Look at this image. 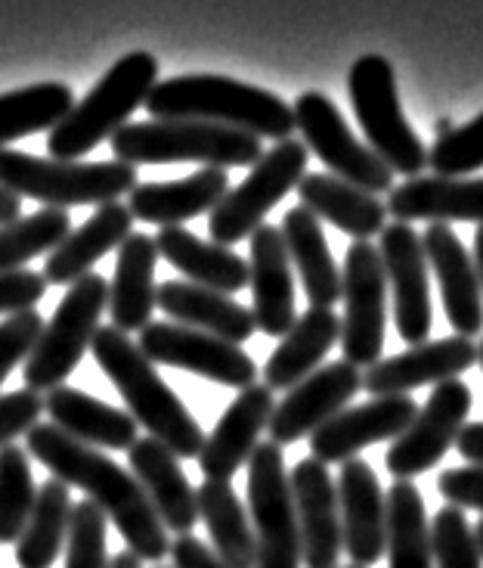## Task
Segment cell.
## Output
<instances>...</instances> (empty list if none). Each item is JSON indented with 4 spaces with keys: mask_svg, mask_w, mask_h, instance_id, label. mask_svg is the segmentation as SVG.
<instances>
[{
    "mask_svg": "<svg viewBox=\"0 0 483 568\" xmlns=\"http://www.w3.org/2000/svg\"><path fill=\"white\" fill-rule=\"evenodd\" d=\"M384 205L403 224H483V178H409L393 186Z\"/></svg>",
    "mask_w": 483,
    "mask_h": 568,
    "instance_id": "obj_25",
    "label": "cell"
},
{
    "mask_svg": "<svg viewBox=\"0 0 483 568\" xmlns=\"http://www.w3.org/2000/svg\"><path fill=\"white\" fill-rule=\"evenodd\" d=\"M41 410H44V398L31 388L0 395V447L10 445L16 435H25L38 423Z\"/></svg>",
    "mask_w": 483,
    "mask_h": 568,
    "instance_id": "obj_45",
    "label": "cell"
},
{
    "mask_svg": "<svg viewBox=\"0 0 483 568\" xmlns=\"http://www.w3.org/2000/svg\"><path fill=\"white\" fill-rule=\"evenodd\" d=\"M136 165L127 162H60L16 150H0V190L19 200L47 202V209L106 205L131 196Z\"/></svg>",
    "mask_w": 483,
    "mask_h": 568,
    "instance_id": "obj_6",
    "label": "cell"
},
{
    "mask_svg": "<svg viewBox=\"0 0 483 568\" xmlns=\"http://www.w3.org/2000/svg\"><path fill=\"white\" fill-rule=\"evenodd\" d=\"M131 473L146 491L158 519L174 535H189L198 523V500L189 478L181 469V460L155 438H136L127 450Z\"/></svg>",
    "mask_w": 483,
    "mask_h": 568,
    "instance_id": "obj_24",
    "label": "cell"
},
{
    "mask_svg": "<svg viewBox=\"0 0 483 568\" xmlns=\"http://www.w3.org/2000/svg\"><path fill=\"white\" fill-rule=\"evenodd\" d=\"M158 258L177 267L189 283L217 292H239L248 286V262L227 246L205 243L183 227H162L155 236Z\"/></svg>",
    "mask_w": 483,
    "mask_h": 568,
    "instance_id": "obj_33",
    "label": "cell"
},
{
    "mask_svg": "<svg viewBox=\"0 0 483 568\" xmlns=\"http://www.w3.org/2000/svg\"><path fill=\"white\" fill-rule=\"evenodd\" d=\"M140 352L150 357V364H167V367L189 369L196 376H205L212 383L229 385V388H248L255 385L257 367L239 345L227 338L202 333L193 326L167 321H152L140 329Z\"/></svg>",
    "mask_w": 483,
    "mask_h": 568,
    "instance_id": "obj_13",
    "label": "cell"
},
{
    "mask_svg": "<svg viewBox=\"0 0 483 568\" xmlns=\"http://www.w3.org/2000/svg\"><path fill=\"white\" fill-rule=\"evenodd\" d=\"M477 364V345L465 336H450L440 342H422L409 352L384 357L362 373V388L372 398L409 395L412 388L431 383L459 379L465 369Z\"/></svg>",
    "mask_w": 483,
    "mask_h": 568,
    "instance_id": "obj_20",
    "label": "cell"
},
{
    "mask_svg": "<svg viewBox=\"0 0 483 568\" xmlns=\"http://www.w3.org/2000/svg\"><path fill=\"white\" fill-rule=\"evenodd\" d=\"M115 274L109 283V314L121 333H134L152 323L155 311V262L158 248L146 233H131L121 243Z\"/></svg>",
    "mask_w": 483,
    "mask_h": 568,
    "instance_id": "obj_30",
    "label": "cell"
},
{
    "mask_svg": "<svg viewBox=\"0 0 483 568\" xmlns=\"http://www.w3.org/2000/svg\"><path fill=\"white\" fill-rule=\"evenodd\" d=\"M143 106L150 109L152 119L227 124L279 143L295 131V109L282 97L224 75H181L158 81Z\"/></svg>",
    "mask_w": 483,
    "mask_h": 568,
    "instance_id": "obj_2",
    "label": "cell"
},
{
    "mask_svg": "<svg viewBox=\"0 0 483 568\" xmlns=\"http://www.w3.org/2000/svg\"><path fill=\"white\" fill-rule=\"evenodd\" d=\"M273 407H276V400L267 385L255 383L242 388L202 445L198 466H202L205 478L229 481L239 473L248 457L255 454L257 435L270 426Z\"/></svg>",
    "mask_w": 483,
    "mask_h": 568,
    "instance_id": "obj_23",
    "label": "cell"
},
{
    "mask_svg": "<svg viewBox=\"0 0 483 568\" xmlns=\"http://www.w3.org/2000/svg\"><path fill=\"white\" fill-rule=\"evenodd\" d=\"M388 500V562L391 568H434L431 550V525L424 513L422 491L409 481L397 478L384 494Z\"/></svg>",
    "mask_w": 483,
    "mask_h": 568,
    "instance_id": "obj_37",
    "label": "cell"
},
{
    "mask_svg": "<svg viewBox=\"0 0 483 568\" xmlns=\"http://www.w3.org/2000/svg\"><path fill=\"white\" fill-rule=\"evenodd\" d=\"M434 568H483L474 528L459 507H443L431 523Z\"/></svg>",
    "mask_w": 483,
    "mask_h": 568,
    "instance_id": "obj_41",
    "label": "cell"
},
{
    "mask_svg": "<svg viewBox=\"0 0 483 568\" xmlns=\"http://www.w3.org/2000/svg\"><path fill=\"white\" fill-rule=\"evenodd\" d=\"M41 329H44V317L34 307L10 314L0 323V385L22 361H29V354L41 338Z\"/></svg>",
    "mask_w": 483,
    "mask_h": 568,
    "instance_id": "obj_44",
    "label": "cell"
},
{
    "mask_svg": "<svg viewBox=\"0 0 483 568\" xmlns=\"http://www.w3.org/2000/svg\"><path fill=\"white\" fill-rule=\"evenodd\" d=\"M155 84H158V60L152 53L134 50L121 57L106 75L93 84V91L69 109V115L50 131L47 138L50 159L78 162L81 155L91 153L93 146H100L103 140L127 124L134 109L146 103Z\"/></svg>",
    "mask_w": 483,
    "mask_h": 568,
    "instance_id": "obj_5",
    "label": "cell"
},
{
    "mask_svg": "<svg viewBox=\"0 0 483 568\" xmlns=\"http://www.w3.org/2000/svg\"><path fill=\"white\" fill-rule=\"evenodd\" d=\"M341 345L345 361L353 367H372L384 352L388 326V277L378 248L369 240H357L348 248L341 274Z\"/></svg>",
    "mask_w": 483,
    "mask_h": 568,
    "instance_id": "obj_12",
    "label": "cell"
},
{
    "mask_svg": "<svg viewBox=\"0 0 483 568\" xmlns=\"http://www.w3.org/2000/svg\"><path fill=\"white\" fill-rule=\"evenodd\" d=\"M341 338V321L332 307H310L288 329L279 348L264 367V385L270 392H288L307 379L326 361L332 345Z\"/></svg>",
    "mask_w": 483,
    "mask_h": 568,
    "instance_id": "obj_31",
    "label": "cell"
},
{
    "mask_svg": "<svg viewBox=\"0 0 483 568\" xmlns=\"http://www.w3.org/2000/svg\"><path fill=\"white\" fill-rule=\"evenodd\" d=\"M474 538H477V547H481V556H483V519L474 525Z\"/></svg>",
    "mask_w": 483,
    "mask_h": 568,
    "instance_id": "obj_53",
    "label": "cell"
},
{
    "mask_svg": "<svg viewBox=\"0 0 483 568\" xmlns=\"http://www.w3.org/2000/svg\"><path fill=\"white\" fill-rule=\"evenodd\" d=\"M44 410L50 423L62 429L69 438H75L88 447H103V450H131L136 442L134 416L112 407L106 400L91 398L81 388L60 385L47 392Z\"/></svg>",
    "mask_w": 483,
    "mask_h": 568,
    "instance_id": "obj_28",
    "label": "cell"
},
{
    "mask_svg": "<svg viewBox=\"0 0 483 568\" xmlns=\"http://www.w3.org/2000/svg\"><path fill=\"white\" fill-rule=\"evenodd\" d=\"M109 568H143V562L127 550V554H119L115 559H109Z\"/></svg>",
    "mask_w": 483,
    "mask_h": 568,
    "instance_id": "obj_51",
    "label": "cell"
},
{
    "mask_svg": "<svg viewBox=\"0 0 483 568\" xmlns=\"http://www.w3.org/2000/svg\"><path fill=\"white\" fill-rule=\"evenodd\" d=\"M455 450H459L471 466H483V419L481 423L462 426L459 438H455Z\"/></svg>",
    "mask_w": 483,
    "mask_h": 568,
    "instance_id": "obj_49",
    "label": "cell"
},
{
    "mask_svg": "<svg viewBox=\"0 0 483 568\" xmlns=\"http://www.w3.org/2000/svg\"><path fill=\"white\" fill-rule=\"evenodd\" d=\"M298 531H301L304 568H338L345 538H341V509L338 488L326 463L307 457L288 476Z\"/></svg>",
    "mask_w": 483,
    "mask_h": 568,
    "instance_id": "obj_17",
    "label": "cell"
},
{
    "mask_svg": "<svg viewBox=\"0 0 483 568\" xmlns=\"http://www.w3.org/2000/svg\"><path fill=\"white\" fill-rule=\"evenodd\" d=\"M477 364L483 367V338H481V345H477Z\"/></svg>",
    "mask_w": 483,
    "mask_h": 568,
    "instance_id": "obj_55",
    "label": "cell"
},
{
    "mask_svg": "<svg viewBox=\"0 0 483 568\" xmlns=\"http://www.w3.org/2000/svg\"><path fill=\"white\" fill-rule=\"evenodd\" d=\"M109 307V283L100 274L75 280L62 295L56 314L50 317L34 352L25 361V388L53 392L72 376L81 357L91 352L93 336L100 329V317Z\"/></svg>",
    "mask_w": 483,
    "mask_h": 568,
    "instance_id": "obj_8",
    "label": "cell"
},
{
    "mask_svg": "<svg viewBox=\"0 0 483 568\" xmlns=\"http://www.w3.org/2000/svg\"><path fill=\"white\" fill-rule=\"evenodd\" d=\"M229 193V178L224 169H202L183 181L167 184H136L131 190V217L155 227H181L183 221L212 212Z\"/></svg>",
    "mask_w": 483,
    "mask_h": 568,
    "instance_id": "obj_27",
    "label": "cell"
},
{
    "mask_svg": "<svg viewBox=\"0 0 483 568\" xmlns=\"http://www.w3.org/2000/svg\"><path fill=\"white\" fill-rule=\"evenodd\" d=\"M422 246L443 292V311L455 336L474 338L483 333V286L469 248L446 224H431L422 233Z\"/></svg>",
    "mask_w": 483,
    "mask_h": 568,
    "instance_id": "obj_21",
    "label": "cell"
},
{
    "mask_svg": "<svg viewBox=\"0 0 483 568\" xmlns=\"http://www.w3.org/2000/svg\"><path fill=\"white\" fill-rule=\"evenodd\" d=\"M91 352L112 385L119 388L136 426L150 432V438L162 442L177 460H189L202 454L205 435L198 423L186 410V404L171 392V385L155 373L150 357L140 352V345L127 338V333L115 326H100Z\"/></svg>",
    "mask_w": 483,
    "mask_h": 568,
    "instance_id": "obj_3",
    "label": "cell"
},
{
    "mask_svg": "<svg viewBox=\"0 0 483 568\" xmlns=\"http://www.w3.org/2000/svg\"><path fill=\"white\" fill-rule=\"evenodd\" d=\"M112 153L127 165H171L202 162L205 169H248L264 155V143L227 124L193 119H150L131 122L112 134Z\"/></svg>",
    "mask_w": 483,
    "mask_h": 568,
    "instance_id": "obj_4",
    "label": "cell"
},
{
    "mask_svg": "<svg viewBox=\"0 0 483 568\" xmlns=\"http://www.w3.org/2000/svg\"><path fill=\"white\" fill-rule=\"evenodd\" d=\"M196 500L198 519L208 528L214 554L220 556V562L227 568H255V528H251V516L242 507L239 494L233 491V485L205 478L196 491Z\"/></svg>",
    "mask_w": 483,
    "mask_h": 568,
    "instance_id": "obj_35",
    "label": "cell"
},
{
    "mask_svg": "<svg viewBox=\"0 0 483 568\" xmlns=\"http://www.w3.org/2000/svg\"><path fill=\"white\" fill-rule=\"evenodd\" d=\"M171 556H174V568H227L220 556L196 535H177V540L171 544Z\"/></svg>",
    "mask_w": 483,
    "mask_h": 568,
    "instance_id": "obj_48",
    "label": "cell"
},
{
    "mask_svg": "<svg viewBox=\"0 0 483 568\" xmlns=\"http://www.w3.org/2000/svg\"><path fill=\"white\" fill-rule=\"evenodd\" d=\"M25 450L29 457L44 463L53 478L88 494V500L106 513V519L119 528L127 550L140 562H162L171 554L167 528L134 473H124L103 450L81 445L50 423H34L25 432Z\"/></svg>",
    "mask_w": 483,
    "mask_h": 568,
    "instance_id": "obj_1",
    "label": "cell"
},
{
    "mask_svg": "<svg viewBox=\"0 0 483 568\" xmlns=\"http://www.w3.org/2000/svg\"><path fill=\"white\" fill-rule=\"evenodd\" d=\"M248 516L255 528V568H301V531L288 488L282 447L264 442L248 457Z\"/></svg>",
    "mask_w": 483,
    "mask_h": 568,
    "instance_id": "obj_10",
    "label": "cell"
},
{
    "mask_svg": "<svg viewBox=\"0 0 483 568\" xmlns=\"http://www.w3.org/2000/svg\"><path fill=\"white\" fill-rule=\"evenodd\" d=\"M298 196L307 212L329 221L353 240H372L388 224L384 202L335 174H304Z\"/></svg>",
    "mask_w": 483,
    "mask_h": 568,
    "instance_id": "obj_32",
    "label": "cell"
},
{
    "mask_svg": "<svg viewBox=\"0 0 483 568\" xmlns=\"http://www.w3.org/2000/svg\"><path fill=\"white\" fill-rule=\"evenodd\" d=\"M155 307H162L174 323L193 326L202 333H212L242 345L255 333V317L248 307L233 302L227 292L205 290L189 280H167L162 286H155Z\"/></svg>",
    "mask_w": 483,
    "mask_h": 568,
    "instance_id": "obj_29",
    "label": "cell"
},
{
    "mask_svg": "<svg viewBox=\"0 0 483 568\" xmlns=\"http://www.w3.org/2000/svg\"><path fill=\"white\" fill-rule=\"evenodd\" d=\"M419 414V404L409 395H391V398H372L360 407H345L341 414L322 423L310 435V454L319 463L353 460L362 447L388 442L403 435L407 426Z\"/></svg>",
    "mask_w": 483,
    "mask_h": 568,
    "instance_id": "obj_18",
    "label": "cell"
},
{
    "mask_svg": "<svg viewBox=\"0 0 483 568\" xmlns=\"http://www.w3.org/2000/svg\"><path fill=\"white\" fill-rule=\"evenodd\" d=\"M47 280L34 274L29 267H16V271H0V314H19L31 311L44 298Z\"/></svg>",
    "mask_w": 483,
    "mask_h": 568,
    "instance_id": "obj_46",
    "label": "cell"
},
{
    "mask_svg": "<svg viewBox=\"0 0 483 568\" xmlns=\"http://www.w3.org/2000/svg\"><path fill=\"white\" fill-rule=\"evenodd\" d=\"M438 491L450 507L481 509L483 513V466H455L438 478Z\"/></svg>",
    "mask_w": 483,
    "mask_h": 568,
    "instance_id": "obj_47",
    "label": "cell"
},
{
    "mask_svg": "<svg viewBox=\"0 0 483 568\" xmlns=\"http://www.w3.org/2000/svg\"><path fill=\"white\" fill-rule=\"evenodd\" d=\"M248 283H251V317L255 329L264 336H286L298 321L295 307V274L288 258L286 240L279 227L260 224L251 233V258H248Z\"/></svg>",
    "mask_w": 483,
    "mask_h": 568,
    "instance_id": "obj_22",
    "label": "cell"
},
{
    "mask_svg": "<svg viewBox=\"0 0 483 568\" xmlns=\"http://www.w3.org/2000/svg\"><path fill=\"white\" fill-rule=\"evenodd\" d=\"M106 525L103 509L91 500H78L65 540V568H109Z\"/></svg>",
    "mask_w": 483,
    "mask_h": 568,
    "instance_id": "obj_43",
    "label": "cell"
},
{
    "mask_svg": "<svg viewBox=\"0 0 483 568\" xmlns=\"http://www.w3.org/2000/svg\"><path fill=\"white\" fill-rule=\"evenodd\" d=\"M348 93L353 112L366 131L369 150L403 178H422L428 169V150L403 115L393 65L378 53H366L350 65Z\"/></svg>",
    "mask_w": 483,
    "mask_h": 568,
    "instance_id": "obj_7",
    "label": "cell"
},
{
    "mask_svg": "<svg viewBox=\"0 0 483 568\" xmlns=\"http://www.w3.org/2000/svg\"><path fill=\"white\" fill-rule=\"evenodd\" d=\"M446 131H453V122H450V119H440L438 134H446Z\"/></svg>",
    "mask_w": 483,
    "mask_h": 568,
    "instance_id": "obj_54",
    "label": "cell"
},
{
    "mask_svg": "<svg viewBox=\"0 0 483 568\" xmlns=\"http://www.w3.org/2000/svg\"><path fill=\"white\" fill-rule=\"evenodd\" d=\"M474 264H477V274H481V286H483V224L474 233Z\"/></svg>",
    "mask_w": 483,
    "mask_h": 568,
    "instance_id": "obj_52",
    "label": "cell"
},
{
    "mask_svg": "<svg viewBox=\"0 0 483 568\" xmlns=\"http://www.w3.org/2000/svg\"><path fill=\"white\" fill-rule=\"evenodd\" d=\"M72 231V217L62 209H41L13 224H0V271L25 267V262L53 252Z\"/></svg>",
    "mask_w": 483,
    "mask_h": 568,
    "instance_id": "obj_39",
    "label": "cell"
},
{
    "mask_svg": "<svg viewBox=\"0 0 483 568\" xmlns=\"http://www.w3.org/2000/svg\"><path fill=\"white\" fill-rule=\"evenodd\" d=\"M158 568H165V566H158Z\"/></svg>",
    "mask_w": 483,
    "mask_h": 568,
    "instance_id": "obj_57",
    "label": "cell"
},
{
    "mask_svg": "<svg viewBox=\"0 0 483 568\" xmlns=\"http://www.w3.org/2000/svg\"><path fill=\"white\" fill-rule=\"evenodd\" d=\"M348 568H360V566H348Z\"/></svg>",
    "mask_w": 483,
    "mask_h": 568,
    "instance_id": "obj_56",
    "label": "cell"
},
{
    "mask_svg": "<svg viewBox=\"0 0 483 568\" xmlns=\"http://www.w3.org/2000/svg\"><path fill=\"white\" fill-rule=\"evenodd\" d=\"M378 255L393 292V321L407 345H422L431 333V277L422 236L412 224L393 221L378 233Z\"/></svg>",
    "mask_w": 483,
    "mask_h": 568,
    "instance_id": "obj_15",
    "label": "cell"
},
{
    "mask_svg": "<svg viewBox=\"0 0 483 568\" xmlns=\"http://www.w3.org/2000/svg\"><path fill=\"white\" fill-rule=\"evenodd\" d=\"M307 146L301 140H282L257 159L248 178L217 202L208 217L217 246H233L264 224V217L279 200H286L307 174Z\"/></svg>",
    "mask_w": 483,
    "mask_h": 568,
    "instance_id": "obj_9",
    "label": "cell"
},
{
    "mask_svg": "<svg viewBox=\"0 0 483 568\" xmlns=\"http://www.w3.org/2000/svg\"><path fill=\"white\" fill-rule=\"evenodd\" d=\"M360 388V367H353L348 361H335L322 369H314L307 379L288 388L286 398L273 407L270 426H267L270 442L286 447L295 445L304 435H314L322 423L341 414Z\"/></svg>",
    "mask_w": 483,
    "mask_h": 568,
    "instance_id": "obj_16",
    "label": "cell"
},
{
    "mask_svg": "<svg viewBox=\"0 0 483 568\" xmlns=\"http://www.w3.org/2000/svg\"><path fill=\"white\" fill-rule=\"evenodd\" d=\"M428 165L438 178H465L483 169V112L469 124L440 134L428 150Z\"/></svg>",
    "mask_w": 483,
    "mask_h": 568,
    "instance_id": "obj_42",
    "label": "cell"
},
{
    "mask_svg": "<svg viewBox=\"0 0 483 568\" xmlns=\"http://www.w3.org/2000/svg\"><path fill=\"white\" fill-rule=\"evenodd\" d=\"M19 217H22V200L0 190V224H13Z\"/></svg>",
    "mask_w": 483,
    "mask_h": 568,
    "instance_id": "obj_50",
    "label": "cell"
},
{
    "mask_svg": "<svg viewBox=\"0 0 483 568\" xmlns=\"http://www.w3.org/2000/svg\"><path fill=\"white\" fill-rule=\"evenodd\" d=\"M471 388L462 379H446L434 385L431 398L419 407L415 419L409 423L403 435L393 438L388 450V473L397 478L422 476L428 469H434L440 457L455 447V438L465 426L471 414Z\"/></svg>",
    "mask_w": 483,
    "mask_h": 568,
    "instance_id": "obj_14",
    "label": "cell"
},
{
    "mask_svg": "<svg viewBox=\"0 0 483 568\" xmlns=\"http://www.w3.org/2000/svg\"><path fill=\"white\" fill-rule=\"evenodd\" d=\"M34 476L29 450L19 445L0 447V544H16L34 507Z\"/></svg>",
    "mask_w": 483,
    "mask_h": 568,
    "instance_id": "obj_40",
    "label": "cell"
},
{
    "mask_svg": "<svg viewBox=\"0 0 483 568\" xmlns=\"http://www.w3.org/2000/svg\"><path fill=\"white\" fill-rule=\"evenodd\" d=\"M295 128L304 134V146L332 171L335 178L360 186L366 193H391L393 171L366 143L353 138L341 109L326 93L307 91L295 100Z\"/></svg>",
    "mask_w": 483,
    "mask_h": 568,
    "instance_id": "obj_11",
    "label": "cell"
},
{
    "mask_svg": "<svg viewBox=\"0 0 483 568\" xmlns=\"http://www.w3.org/2000/svg\"><path fill=\"white\" fill-rule=\"evenodd\" d=\"M131 209L124 202H106L93 212L78 231H69L60 246L47 255L41 277L47 286H72L75 280L88 277L91 267L112 248H119L131 236Z\"/></svg>",
    "mask_w": 483,
    "mask_h": 568,
    "instance_id": "obj_26",
    "label": "cell"
},
{
    "mask_svg": "<svg viewBox=\"0 0 483 568\" xmlns=\"http://www.w3.org/2000/svg\"><path fill=\"white\" fill-rule=\"evenodd\" d=\"M279 231L286 240L291 267H298V277L310 298V307H332L335 302H341V274H338V264L322 236L319 217L298 205V209L286 212Z\"/></svg>",
    "mask_w": 483,
    "mask_h": 568,
    "instance_id": "obj_34",
    "label": "cell"
},
{
    "mask_svg": "<svg viewBox=\"0 0 483 568\" xmlns=\"http://www.w3.org/2000/svg\"><path fill=\"white\" fill-rule=\"evenodd\" d=\"M72 494L60 478H47L38 488L29 523L16 540V562L22 568H50L60 559L72 523Z\"/></svg>",
    "mask_w": 483,
    "mask_h": 568,
    "instance_id": "obj_36",
    "label": "cell"
},
{
    "mask_svg": "<svg viewBox=\"0 0 483 568\" xmlns=\"http://www.w3.org/2000/svg\"><path fill=\"white\" fill-rule=\"evenodd\" d=\"M338 509L341 538L350 562L360 568L376 566L388 550V500L372 466L360 457L341 463L338 473Z\"/></svg>",
    "mask_w": 483,
    "mask_h": 568,
    "instance_id": "obj_19",
    "label": "cell"
},
{
    "mask_svg": "<svg viewBox=\"0 0 483 568\" xmlns=\"http://www.w3.org/2000/svg\"><path fill=\"white\" fill-rule=\"evenodd\" d=\"M72 106H75V93L60 81L0 93V150L19 138L53 131Z\"/></svg>",
    "mask_w": 483,
    "mask_h": 568,
    "instance_id": "obj_38",
    "label": "cell"
}]
</instances>
